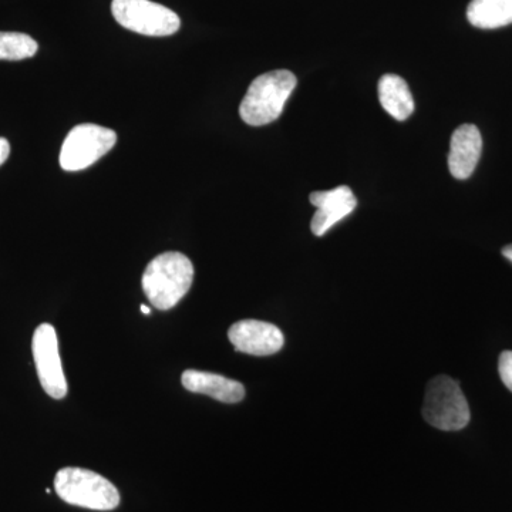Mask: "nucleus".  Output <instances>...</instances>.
I'll return each instance as SVG.
<instances>
[{
  "label": "nucleus",
  "instance_id": "4468645a",
  "mask_svg": "<svg viewBox=\"0 0 512 512\" xmlns=\"http://www.w3.org/2000/svg\"><path fill=\"white\" fill-rule=\"evenodd\" d=\"M37 42L25 33L18 32H0V60H18L29 59L37 53Z\"/></svg>",
  "mask_w": 512,
  "mask_h": 512
},
{
  "label": "nucleus",
  "instance_id": "f257e3e1",
  "mask_svg": "<svg viewBox=\"0 0 512 512\" xmlns=\"http://www.w3.org/2000/svg\"><path fill=\"white\" fill-rule=\"evenodd\" d=\"M194 281V266L181 252H165L148 264L143 275V291L160 311L174 308L187 295Z\"/></svg>",
  "mask_w": 512,
  "mask_h": 512
},
{
  "label": "nucleus",
  "instance_id": "f8f14e48",
  "mask_svg": "<svg viewBox=\"0 0 512 512\" xmlns=\"http://www.w3.org/2000/svg\"><path fill=\"white\" fill-rule=\"evenodd\" d=\"M380 104L393 119L404 121L412 116L414 100L409 86L396 74H384L379 82Z\"/></svg>",
  "mask_w": 512,
  "mask_h": 512
},
{
  "label": "nucleus",
  "instance_id": "6e6552de",
  "mask_svg": "<svg viewBox=\"0 0 512 512\" xmlns=\"http://www.w3.org/2000/svg\"><path fill=\"white\" fill-rule=\"evenodd\" d=\"M235 350L252 356H271L284 348V333L278 326L262 320L245 319L234 323L228 332Z\"/></svg>",
  "mask_w": 512,
  "mask_h": 512
},
{
  "label": "nucleus",
  "instance_id": "423d86ee",
  "mask_svg": "<svg viewBox=\"0 0 512 512\" xmlns=\"http://www.w3.org/2000/svg\"><path fill=\"white\" fill-rule=\"evenodd\" d=\"M117 134L97 124H80L74 127L60 151V165L66 171H82L97 163L113 150Z\"/></svg>",
  "mask_w": 512,
  "mask_h": 512
},
{
  "label": "nucleus",
  "instance_id": "9d476101",
  "mask_svg": "<svg viewBox=\"0 0 512 512\" xmlns=\"http://www.w3.org/2000/svg\"><path fill=\"white\" fill-rule=\"evenodd\" d=\"M483 151V138L474 124H463L451 137L448 168L457 180H467L476 170Z\"/></svg>",
  "mask_w": 512,
  "mask_h": 512
},
{
  "label": "nucleus",
  "instance_id": "0eeeda50",
  "mask_svg": "<svg viewBox=\"0 0 512 512\" xmlns=\"http://www.w3.org/2000/svg\"><path fill=\"white\" fill-rule=\"evenodd\" d=\"M33 359L43 390L53 399H64L67 394L66 376L60 360L56 329L43 323L35 330L32 340Z\"/></svg>",
  "mask_w": 512,
  "mask_h": 512
},
{
  "label": "nucleus",
  "instance_id": "f3484780",
  "mask_svg": "<svg viewBox=\"0 0 512 512\" xmlns=\"http://www.w3.org/2000/svg\"><path fill=\"white\" fill-rule=\"evenodd\" d=\"M503 255L512 262V245H508V247L503 249Z\"/></svg>",
  "mask_w": 512,
  "mask_h": 512
},
{
  "label": "nucleus",
  "instance_id": "dca6fc26",
  "mask_svg": "<svg viewBox=\"0 0 512 512\" xmlns=\"http://www.w3.org/2000/svg\"><path fill=\"white\" fill-rule=\"evenodd\" d=\"M10 154V144L6 138H0V165L8 160Z\"/></svg>",
  "mask_w": 512,
  "mask_h": 512
},
{
  "label": "nucleus",
  "instance_id": "ddd939ff",
  "mask_svg": "<svg viewBox=\"0 0 512 512\" xmlns=\"http://www.w3.org/2000/svg\"><path fill=\"white\" fill-rule=\"evenodd\" d=\"M468 22L478 29H498L512 23V0H471Z\"/></svg>",
  "mask_w": 512,
  "mask_h": 512
},
{
  "label": "nucleus",
  "instance_id": "9b49d317",
  "mask_svg": "<svg viewBox=\"0 0 512 512\" xmlns=\"http://www.w3.org/2000/svg\"><path fill=\"white\" fill-rule=\"evenodd\" d=\"M181 382L188 392L207 394L222 403H239L245 397V387L241 383L215 373L185 370Z\"/></svg>",
  "mask_w": 512,
  "mask_h": 512
},
{
  "label": "nucleus",
  "instance_id": "20e7f679",
  "mask_svg": "<svg viewBox=\"0 0 512 512\" xmlns=\"http://www.w3.org/2000/svg\"><path fill=\"white\" fill-rule=\"evenodd\" d=\"M423 416L430 426L458 431L470 423V407L460 384L446 375L434 377L424 397Z\"/></svg>",
  "mask_w": 512,
  "mask_h": 512
},
{
  "label": "nucleus",
  "instance_id": "7ed1b4c3",
  "mask_svg": "<svg viewBox=\"0 0 512 512\" xmlns=\"http://www.w3.org/2000/svg\"><path fill=\"white\" fill-rule=\"evenodd\" d=\"M56 494L70 505L94 511L116 510L120 493L107 478L79 467H64L55 477Z\"/></svg>",
  "mask_w": 512,
  "mask_h": 512
},
{
  "label": "nucleus",
  "instance_id": "1a4fd4ad",
  "mask_svg": "<svg viewBox=\"0 0 512 512\" xmlns=\"http://www.w3.org/2000/svg\"><path fill=\"white\" fill-rule=\"evenodd\" d=\"M311 204L316 207L311 229L316 237H322L333 225L356 210L357 200L349 187L340 185L335 190L312 192Z\"/></svg>",
  "mask_w": 512,
  "mask_h": 512
},
{
  "label": "nucleus",
  "instance_id": "2eb2a0df",
  "mask_svg": "<svg viewBox=\"0 0 512 512\" xmlns=\"http://www.w3.org/2000/svg\"><path fill=\"white\" fill-rule=\"evenodd\" d=\"M498 372H500L501 380L507 389L512 392V352L501 353L500 360H498Z\"/></svg>",
  "mask_w": 512,
  "mask_h": 512
},
{
  "label": "nucleus",
  "instance_id": "f03ea898",
  "mask_svg": "<svg viewBox=\"0 0 512 512\" xmlns=\"http://www.w3.org/2000/svg\"><path fill=\"white\" fill-rule=\"evenodd\" d=\"M298 80L289 70H274L256 77L249 86L239 114L249 126H266L281 116Z\"/></svg>",
  "mask_w": 512,
  "mask_h": 512
},
{
  "label": "nucleus",
  "instance_id": "a211bd4d",
  "mask_svg": "<svg viewBox=\"0 0 512 512\" xmlns=\"http://www.w3.org/2000/svg\"><path fill=\"white\" fill-rule=\"evenodd\" d=\"M141 312L144 313V315H150L151 313V309L150 308H147L146 305H141Z\"/></svg>",
  "mask_w": 512,
  "mask_h": 512
},
{
  "label": "nucleus",
  "instance_id": "39448f33",
  "mask_svg": "<svg viewBox=\"0 0 512 512\" xmlns=\"http://www.w3.org/2000/svg\"><path fill=\"white\" fill-rule=\"evenodd\" d=\"M111 12L123 28L144 36H171L181 26L177 13L151 0H113Z\"/></svg>",
  "mask_w": 512,
  "mask_h": 512
}]
</instances>
